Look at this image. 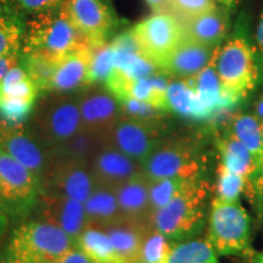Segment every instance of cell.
Returning a JSON list of instances; mask_svg holds the SVG:
<instances>
[{"mask_svg": "<svg viewBox=\"0 0 263 263\" xmlns=\"http://www.w3.org/2000/svg\"><path fill=\"white\" fill-rule=\"evenodd\" d=\"M32 16L26 24L21 54L42 55L59 61L70 52L91 47L71 22L62 3Z\"/></svg>", "mask_w": 263, "mask_h": 263, "instance_id": "obj_1", "label": "cell"}, {"mask_svg": "<svg viewBox=\"0 0 263 263\" xmlns=\"http://www.w3.org/2000/svg\"><path fill=\"white\" fill-rule=\"evenodd\" d=\"M216 70L226 107L235 105L259 80L255 49L244 35H236L219 48Z\"/></svg>", "mask_w": 263, "mask_h": 263, "instance_id": "obj_2", "label": "cell"}, {"mask_svg": "<svg viewBox=\"0 0 263 263\" xmlns=\"http://www.w3.org/2000/svg\"><path fill=\"white\" fill-rule=\"evenodd\" d=\"M27 124L43 145L52 151L82 129L77 95H45L35 105Z\"/></svg>", "mask_w": 263, "mask_h": 263, "instance_id": "obj_3", "label": "cell"}, {"mask_svg": "<svg viewBox=\"0 0 263 263\" xmlns=\"http://www.w3.org/2000/svg\"><path fill=\"white\" fill-rule=\"evenodd\" d=\"M74 248V241L58 227L31 221L12 233L8 245V263H54Z\"/></svg>", "mask_w": 263, "mask_h": 263, "instance_id": "obj_4", "label": "cell"}, {"mask_svg": "<svg viewBox=\"0 0 263 263\" xmlns=\"http://www.w3.org/2000/svg\"><path fill=\"white\" fill-rule=\"evenodd\" d=\"M207 196L206 182L199 178L188 180L172 201L153 213V227L168 239L190 235L202 223Z\"/></svg>", "mask_w": 263, "mask_h": 263, "instance_id": "obj_5", "label": "cell"}, {"mask_svg": "<svg viewBox=\"0 0 263 263\" xmlns=\"http://www.w3.org/2000/svg\"><path fill=\"white\" fill-rule=\"evenodd\" d=\"M140 164L147 179H197L205 167V156L193 141L163 138Z\"/></svg>", "mask_w": 263, "mask_h": 263, "instance_id": "obj_6", "label": "cell"}, {"mask_svg": "<svg viewBox=\"0 0 263 263\" xmlns=\"http://www.w3.org/2000/svg\"><path fill=\"white\" fill-rule=\"evenodd\" d=\"M129 32L141 57L159 71L184 38L182 24L171 14H154Z\"/></svg>", "mask_w": 263, "mask_h": 263, "instance_id": "obj_7", "label": "cell"}, {"mask_svg": "<svg viewBox=\"0 0 263 263\" xmlns=\"http://www.w3.org/2000/svg\"><path fill=\"white\" fill-rule=\"evenodd\" d=\"M207 241L219 255L244 252L250 245V217L239 201H212Z\"/></svg>", "mask_w": 263, "mask_h": 263, "instance_id": "obj_8", "label": "cell"}, {"mask_svg": "<svg viewBox=\"0 0 263 263\" xmlns=\"http://www.w3.org/2000/svg\"><path fill=\"white\" fill-rule=\"evenodd\" d=\"M0 149L24 164L39 182L52 161L51 151L25 122L14 123L0 118Z\"/></svg>", "mask_w": 263, "mask_h": 263, "instance_id": "obj_9", "label": "cell"}, {"mask_svg": "<svg viewBox=\"0 0 263 263\" xmlns=\"http://www.w3.org/2000/svg\"><path fill=\"white\" fill-rule=\"evenodd\" d=\"M95 188L89 163L52 156V161L39 182V194L50 193L85 202Z\"/></svg>", "mask_w": 263, "mask_h": 263, "instance_id": "obj_10", "label": "cell"}, {"mask_svg": "<svg viewBox=\"0 0 263 263\" xmlns=\"http://www.w3.org/2000/svg\"><path fill=\"white\" fill-rule=\"evenodd\" d=\"M65 11L76 28L93 48L107 43L117 25V17L107 0H64Z\"/></svg>", "mask_w": 263, "mask_h": 263, "instance_id": "obj_11", "label": "cell"}, {"mask_svg": "<svg viewBox=\"0 0 263 263\" xmlns=\"http://www.w3.org/2000/svg\"><path fill=\"white\" fill-rule=\"evenodd\" d=\"M162 139V123H147L121 115L108 133L106 141L124 155L141 163Z\"/></svg>", "mask_w": 263, "mask_h": 263, "instance_id": "obj_12", "label": "cell"}, {"mask_svg": "<svg viewBox=\"0 0 263 263\" xmlns=\"http://www.w3.org/2000/svg\"><path fill=\"white\" fill-rule=\"evenodd\" d=\"M39 192L37 177L0 149V203L26 211L38 201Z\"/></svg>", "mask_w": 263, "mask_h": 263, "instance_id": "obj_13", "label": "cell"}, {"mask_svg": "<svg viewBox=\"0 0 263 263\" xmlns=\"http://www.w3.org/2000/svg\"><path fill=\"white\" fill-rule=\"evenodd\" d=\"M39 90L21 66L8 71L0 84V118L21 123L34 110Z\"/></svg>", "mask_w": 263, "mask_h": 263, "instance_id": "obj_14", "label": "cell"}, {"mask_svg": "<svg viewBox=\"0 0 263 263\" xmlns=\"http://www.w3.org/2000/svg\"><path fill=\"white\" fill-rule=\"evenodd\" d=\"M77 99L82 129L106 139L121 117L120 101L98 83L87 85Z\"/></svg>", "mask_w": 263, "mask_h": 263, "instance_id": "obj_15", "label": "cell"}, {"mask_svg": "<svg viewBox=\"0 0 263 263\" xmlns=\"http://www.w3.org/2000/svg\"><path fill=\"white\" fill-rule=\"evenodd\" d=\"M37 202L39 203V221L58 227L76 242L88 224L84 203L50 193L39 194Z\"/></svg>", "mask_w": 263, "mask_h": 263, "instance_id": "obj_16", "label": "cell"}, {"mask_svg": "<svg viewBox=\"0 0 263 263\" xmlns=\"http://www.w3.org/2000/svg\"><path fill=\"white\" fill-rule=\"evenodd\" d=\"M97 186L116 189L141 173V164L106 143L89 163Z\"/></svg>", "mask_w": 263, "mask_h": 263, "instance_id": "obj_17", "label": "cell"}, {"mask_svg": "<svg viewBox=\"0 0 263 263\" xmlns=\"http://www.w3.org/2000/svg\"><path fill=\"white\" fill-rule=\"evenodd\" d=\"M219 48V45L209 47L184 35L161 72L172 76L176 80H192L211 62Z\"/></svg>", "mask_w": 263, "mask_h": 263, "instance_id": "obj_18", "label": "cell"}, {"mask_svg": "<svg viewBox=\"0 0 263 263\" xmlns=\"http://www.w3.org/2000/svg\"><path fill=\"white\" fill-rule=\"evenodd\" d=\"M93 59V48H84L70 52L60 59L55 68L49 93H70L88 85V77Z\"/></svg>", "mask_w": 263, "mask_h": 263, "instance_id": "obj_19", "label": "cell"}, {"mask_svg": "<svg viewBox=\"0 0 263 263\" xmlns=\"http://www.w3.org/2000/svg\"><path fill=\"white\" fill-rule=\"evenodd\" d=\"M115 193L122 218L145 226H153L149 179L144 176L143 172L118 185L115 189Z\"/></svg>", "mask_w": 263, "mask_h": 263, "instance_id": "obj_20", "label": "cell"}, {"mask_svg": "<svg viewBox=\"0 0 263 263\" xmlns=\"http://www.w3.org/2000/svg\"><path fill=\"white\" fill-rule=\"evenodd\" d=\"M106 233L118 257L128 263H140L141 246L146 232L153 226H145L121 218L106 226H98Z\"/></svg>", "mask_w": 263, "mask_h": 263, "instance_id": "obj_21", "label": "cell"}, {"mask_svg": "<svg viewBox=\"0 0 263 263\" xmlns=\"http://www.w3.org/2000/svg\"><path fill=\"white\" fill-rule=\"evenodd\" d=\"M180 24L186 38L209 47H218L228 31V15L217 8L197 17L183 20Z\"/></svg>", "mask_w": 263, "mask_h": 263, "instance_id": "obj_22", "label": "cell"}, {"mask_svg": "<svg viewBox=\"0 0 263 263\" xmlns=\"http://www.w3.org/2000/svg\"><path fill=\"white\" fill-rule=\"evenodd\" d=\"M26 24L25 12L12 0H0V59L21 50Z\"/></svg>", "mask_w": 263, "mask_h": 263, "instance_id": "obj_23", "label": "cell"}, {"mask_svg": "<svg viewBox=\"0 0 263 263\" xmlns=\"http://www.w3.org/2000/svg\"><path fill=\"white\" fill-rule=\"evenodd\" d=\"M219 155H221L222 166H224L230 172H234L246 178H254L255 176L263 171V163L256 159L250 153L246 146L232 136L221 138L217 141Z\"/></svg>", "mask_w": 263, "mask_h": 263, "instance_id": "obj_24", "label": "cell"}, {"mask_svg": "<svg viewBox=\"0 0 263 263\" xmlns=\"http://www.w3.org/2000/svg\"><path fill=\"white\" fill-rule=\"evenodd\" d=\"M88 224L106 226L122 218L115 189L97 186L84 202Z\"/></svg>", "mask_w": 263, "mask_h": 263, "instance_id": "obj_25", "label": "cell"}, {"mask_svg": "<svg viewBox=\"0 0 263 263\" xmlns=\"http://www.w3.org/2000/svg\"><path fill=\"white\" fill-rule=\"evenodd\" d=\"M74 246L80 249L93 263H110L122 261L118 257L116 250L106 233L100 227L87 224L77 240Z\"/></svg>", "mask_w": 263, "mask_h": 263, "instance_id": "obj_26", "label": "cell"}, {"mask_svg": "<svg viewBox=\"0 0 263 263\" xmlns=\"http://www.w3.org/2000/svg\"><path fill=\"white\" fill-rule=\"evenodd\" d=\"M106 143L107 141L105 138L81 129L77 134H74L70 139L62 143L61 145L55 147L51 151V155L90 163L94 156L99 153V150Z\"/></svg>", "mask_w": 263, "mask_h": 263, "instance_id": "obj_27", "label": "cell"}, {"mask_svg": "<svg viewBox=\"0 0 263 263\" xmlns=\"http://www.w3.org/2000/svg\"><path fill=\"white\" fill-rule=\"evenodd\" d=\"M230 134L263 163V130L257 117L246 114L235 116L230 124Z\"/></svg>", "mask_w": 263, "mask_h": 263, "instance_id": "obj_28", "label": "cell"}, {"mask_svg": "<svg viewBox=\"0 0 263 263\" xmlns=\"http://www.w3.org/2000/svg\"><path fill=\"white\" fill-rule=\"evenodd\" d=\"M166 263H218V259L207 240H192L171 246Z\"/></svg>", "mask_w": 263, "mask_h": 263, "instance_id": "obj_29", "label": "cell"}, {"mask_svg": "<svg viewBox=\"0 0 263 263\" xmlns=\"http://www.w3.org/2000/svg\"><path fill=\"white\" fill-rule=\"evenodd\" d=\"M170 111L185 117H196L197 99L190 80H176L167 87Z\"/></svg>", "mask_w": 263, "mask_h": 263, "instance_id": "obj_30", "label": "cell"}, {"mask_svg": "<svg viewBox=\"0 0 263 263\" xmlns=\"http://www.w3.org/2000/svg\"><path fill=\"white\" fill-rule=\"evenodd\" d=\"M58 62L59 61L42 57V55L21 54L18 64L37 85L39 93L48 94L49 85H50Z\"/></svg>", "mask_w": 263, "mask_h": 263, "instance_id": "obj_31", "label": "cell"}, {"mask_svg": "<svg viewBox=\"0 0 263 263\" xmlns=\"http://www.w3.org/2000/svg\"><path fill=\"white\" fill-rule=\"evenodd\" d=\"M190 179L182 178H161L149 179L150 205L153 213L162 209L177 196L185 183Z\"/></svg>", "mask_w": 263, "mask_h": 263, "instance_id": "obj_32", "label": "cell"}, {"mask_svg": "<svg viewBox=\"0 0 263 263\" xmlns=\"http://www.w3.org/2000/svg\"><path fill=\"white\" fill-rule=\"evenodd\" d=\"M171 246L168 238L151 227L146 232L141 246L140 263H166Z\"/></svg>", "mask_w": 263, "mask_h": 263, "instance_id": "obj_33", "label": "cell"}, {"mask_svg": "<svg viewBox=\"0 0 263 263\" xmlns=\"http://www.w3.org/2000/svg\"><path fill=\"white\" fill-rule=\"evenodd\" d=\"M249 178L230 172L224 166L219 164L218 183H217V199L227 202L239 201L240 194L244 192L249 184Z\"/></svg>", "mask_w": 263, "mask_h": 263, "instance_id": "obj_34", "label": "cell"}, {"mask_svg": "<svg viewBox=\"0 0 263 263\" xmlns=\"http://www.w3.org/2000/svg\"><path fill=\"white\" fill-rule=\"evenodd\" d=\"M114 66V48L111 43H105L93 48V59L88 77V85L97 84L107 80Z\"/></svg>", "mask_w": 263, "mask_h": 263, "instance_id": "obj_35", "label": "cell"}, {"mask_svg": "<svg viewBox=\"0 0 263 263\" xmlns=\"http://www.w3.org/2000/svg\"><path fill=\"white\" fill-rule=\"evenodd\" d=\"M216 9V0H171L168 14L183 21L207 14Z\"/></svg>", "mask_w": 263, "mask_h": 263, "instance_id": "obj_36", "label": "cell"}, {"mask_svg": "<svg viewBox=\"0 0 263 263\" xmlns=\"http://www.w3.org/2000/svg\"><path fill=\"white\" fill-rule=\"evenodd\" d=\"M120 106L122 116L147 123H162L164 114H166L145 103L132 100V99L120 101Z\"/></svg>", "mask_w": 263, "mask_h": 263, "instance_id": "obj_37", "label": "cell"}, {"mask_svg": "<svg viewBox=\"0 0 263 263\" xmlns=\"http://www.w3.org/2000/svg\"><path fill=\"white\" fill-rule=\"evenodd\" d=\"M25 14H38L55 6H59L64 0H12Z\"/></svg>", "mask_w": 263, "mask_h": 263, "instance_id": "obj_38", "label": "cell"}, {"mask_svg": "<svg viewBox=\"0 0 263 263\" xmlns=\"http://www.w3.org/2000/svg\"><path fill=\"white\" fill-rule=\"evenodd\" d=\"M255 54H256V61H257V66H258L259 78H261V81L263 82V12L261 17H259L257 31H256Z\"/></svg>", "mask_w": 263, "mask_h": 263, "instance_id": "obj_39", "label": "cell"}, {"mask_svg": "<svg viewBox=\"0 0 263 263\" xmlns=\"http://www.w3.org/2000/svg\"><path fill=\"white\" fill-rule=\"evenodd\" d=\"M54 263H93V262H91L80 249H77L74 246V248L68 250L65 255H62L61 257L57 259Z\"/></svg>", "mask_w": 263, "mask_h": 263, "instance_id": "obj_40", "label": "cell"}, {"mask_svg": "<svg viewBox=\"0 0 263 263\" xmlns=\"http://www.w3.org/2000/svg\"><path fill=\"white\" fill-rule=\"evenodd\" d=\"M20 57H21V50L15 51L12 52V54L8 55V57L0 59V84H2V82L4 80L5 74L8 73V71L11 70L14 66L18 65Z\"/></svg>", "mask_w": 263, "mask_h": 263, "instance_id": "obj_41", "label": "cell"}, {"mask_svg": "<svg viewBox=\"0 0 263 263\" xmlns=\"http://www.w3.org/2000/svg\"><path fill=\"white\" fill-rule=\"evenodd\" d=\"M151 9L154 14H168L171 0H144Z\"/></svg>", "mask_w": 263, "mask_h": 263, "instance_id": "obj_42", "label": "cell"}, {"mask_svg": "<svg viewBox=\"0 0 263 263\" xmlns=\"http://www.w3.org/2000/svg\"><path fill=\"white\" fill-rule=\"evenodd\" d=\"M255 111H256V117L263 122V95L258 99L257 103H256Z\"/></svg>", "mask_w": 263, "mask_h": 263, "instance_id": "obj_43", "label": "cell"}, {"mask_svg": "<svg viewBox=\"0 0 263 263\" xmlns=\"http://www.w3.org/2000/svg\"><path fill=\"white\" fill-rule=\"evenodd\" d=\"M216 2H218L219 4H222L223 6H224V8L230 9V8H233V6L235 5L236 0H216Z\"/></svg>", "mask_w": 263, "mask_h": 263, "instance_id": "obj_44", "label": "cell"}, {"mask_svg": "<svg viewBox=\"0 0 263 263\" xmlns=\"http://www.w3.org/2000/svg\"><path fill=\"white\" fill-rule=\"evenodd\" d=\"M3 222H4V215H3V211H2V205H0V226L3 224Z\"/></svg>", "mask_w": 263, "mask_h": 263, "instance_id": "obj_45", "label": "cell"}, {"mask_svg": "<svg viewBox=\"0 0 263 263\" xmlns=\"http://www.w3.org/2000/svg\"><path fill=\"white\" fill-rule=\"evenodd\" d=\"M258 263H263V254L259 256V259H258Z\"/></svg>", "mask_w": 263, "mask_h": 263, "instance_id": "obj_46", "label": "cell"}, {"mask_svg": "<svg viewBox=\"0 0 263 263\" xmlns=\"http://www.w3.org/2000/svg\"><path fill=\"white\" fill-rule=\"evenodd\" d=\"M110 263H128V262H124V261H116V262H110Z\"/></svg>", "mask_w": 263, "mask_h": 263, "instance_id": "obj_47", "label": "cell"}, {"mask_svg": "<svg viewBox=\"0 0 263 263\" xmlns=\"http://www.w3.org/2000/svg\"><path fill=\"white\" fill-rule=\"evenodd\" d=\"M261 122H262V121H261ZM262 130H263V122H262Z\"/></svg>", "mask_w": 263, "mask_h": 263, "instance_id": "obj_48", "label": "cell"}]
</instances>
